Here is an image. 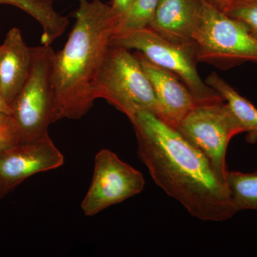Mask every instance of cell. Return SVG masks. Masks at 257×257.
<instances>
[{
  "mask_svg": "<svg viewBox=\"0 0 257 257\" xmlns=\"http://www.w3.org/2000/svg\"><path fill=\"white\" fill-rule=\"evenodd\" d=\"M138 154L162 190L203 221H223L237 212L227 186L209 160L175 128L156 115L140 110L130 119Z\"/></svg>",
  "mask_w": 257,
  "mask_h": 257,
  "instance_id": "6da1fadb",
  "label": "cell"
},
{
  "mask_svg": "<svg viewBox=\"0 0 257 257\" xmlns=\"http://www.w3.org/2000/svg\"><path fill=\"white\" fill-rule=\"evenodd\" d=\"M79 3L68 40L54 56L52 123L80 119L92 107L96 79L120 18L100 0Z\"/></svg>",
  "mask_w": 257,
  "mask_h": 257,
  "instance_id": "7a4b0ae2",
  "label": "cell"
},
{
  "mask_svg": "<svg viewBox=\"0 0 257 257\" xmlns=\"http://www.w3.org/2000/svg\"><path fill=\"white\" fill-rule=\"evenodd\" d=\"M198 62L228 70L244 63L257 65V37L241 22L200 0L193 33Z\"/></svg>",
  "mask_w": 257,
  "mask_h": 257,
  "instance_id": "3957f363",
  "label": "cell"
},
{
  "mask_svg": "<svg viewBox=\"0 0 257 257\" xmlns=\"http://www.w3.org/2000/svg\"><path fill=\"white\" fill-rule=\"evenodd\" d=\"M97 99H104L131 119L145 110L160 119L161 111L153 87L136 54L110 46L96 79Z\"/></svg>",
  "mask_w": 257,
  "mask_h": 257,
  "instance_id": "277c9868",
  "label": "cell"
},
{
  "mask_svg": "<svg viewBox=\"0 0 257 257\" xmlns=\"http://www.w3.org/2000/svg\"><path fill=\"white\" fill-rule=\"evenodd\" d=\"M110 46L137 50L152 64L175 74L192 92L197 105L224 101L198 73L194 42H170L146 28L113 35Z\"/></svg>",
  "mask_w": 257,
  "mask_h": 257,
  "instance_id": "5b68a950",
  "label": "cell"
},
{
  "mask_svg": "<svg viewBox=\"0 0 257 257\" xmlns=\"http://www.w3.org/2000/svg\"><path fill=\"white\" fill-rule=\"evenodd\" d=\"M31 49L30 74L11 105L20 143L35 141L49 135V125L52 123V72L55 52L51 45Z\"/></svg>",
  "mask_w": 257,
  "mask_h": 257,
  "instance_id": "8992f818",
  "label": "cell"
},
{
  "mask_svg": "<svg viewBox=\"0 0 257 257\" xmlns=\"http://www.w3.org/2000/svg\"><path fill=\"white\" fill-rule=\"evenodd\" d=\"M177 130L205 155L216 175L226 183L228 145L234 136L243 133L226 103L196 106Z\"/></svg>",
  "mask_w": 257,
  "mask_h": 257,
  "instance_id": "52a82bcc",
  "label": "cell"
},
{
  "mask_svg": "<svg viewBox=\"0 0 257 257\" xmlns=\"http://www.w3.org/2000/svg\"><path fill=\"white\" fill-rule=\"evenodd\" d=\"M145 181L140 171L120 160L114 152L100 150L94 159L90 187L81 208L92 216L143 192Z\"/></svg>",
  "mask_w": 257,
  "mask_h": 257,
  "instance_id": "ba28073f",
  "label": "cell"
},
{
  "mask_svg": "<svg viewBox=\"0 0 257 257\" xmlns=\"http://www.w3.org/2000/svg\"><path fill=\"white\" fill-rule=\"evenodd\" d=\"M64 158L50 136L20 143L0 152V190L9 192L25 179L63 165Z\"/></svg>",
  "mask_w": 257,
  "mask_h": 257,
  "instance_id": "9c48e42d",
  "label": "cell"
},
{
  "mask_svg": "<svg viewBox=\"0 0 257 257\" xmlns=\"http://www.w3.org/2000/svg\"><path fill=\"white\" fill-rule=\"evenodd\" d=\"M151 82L161 111L160 119L177 130L186 116L197 106L188 88L172 72L136 54Z\"/></svg>",
  "mask_w": 257,
  "mask_h": 257,
  "instance_id": "30bf717a",
  "label": "cell"
},
{
  "mask_svg": "<svg viewBox=\"0 0 257 257\" xmlns=\"http://www.w3.org/2000/svg\"><path fill=\"white\" fill-rule=\"evenodd\" d=\"M31 64L32 49L21 30L10 29L0 45V92L10 106L26 82Z\"/></svg>",
  "mask_w": 257,
  "mask_h": 257,
  "instance_id": "8fae6325",
  "label": "cell"
},
{
  "mask_svg": "<svg viewBox=\"0 0 257 257\" xmlns=\"http://www.w3.org/2000/svg\"><path fill=\"white\" fill-rule=\"evenodd\" d=\"M199 9L200 0H160L147 28L168 41L194 43Z\"/></svg>",
  "mask_w": 257,
  "mask_h": 257,
  "instance_id": "7c38bea8",
  "label": "cell"
},
{
  "mask_svg": "<svg viewBox=\"0 0 257 257\" xmlns=\"http://www.w3.org/2000/svg\"><path fill=\"white\" fill-rule=\"evenodd\" d=\"M205 82L224 99L243 133H246V141L250 144L256 143L257 108L216 72L209 74Z\"/></svg>",
  "mask_w": 257,
  "mask_h": 257,
  "instance_id": "4fadbf2b",
  "label": "cell"
},
{
  "mask_svg": "<svg viewBox=\"0 0 257 257\" xmlns=\"http://www.w3.org/2000/svg\"><path fill=\"white\" fill-rule=\"evenodd\" d=\"M55 0H0V5L14 6L23 10L41 26V43L52 44L65 32L69 21L67 17L59 14L54 8Z\"/></svg>",
  "mask_w": 257,
  "mask_h": 257,
  "instance_id": "5bb4252c",
  "label": "cell"
},
{
  "mask_svg": "<svg viewBox=\"0 0 257 257\" xmlns=\"http://www.w3.org/2000/svg\"><path fill=\"white\" fill-rule=\"evenodd\" d=\"M226 183L236 211H257V172L243 173L227 171Z\"/></svg>",
  "mask_w": 257,
  "mask_h": 257,
  "instance_id": "9a60e30c",
  "label": "cell"
},
{
  "mask_svg": "<svg viewBox=\"0 0 257 257\" xmlns=\"http://www.w3.org/2000/svg\"><path fill=\"white\" fill-rule=\"evenodd\" d=\"M159 2L160 0H133L127 11L119 18L114 35L147 28Z\"/></svg>",
  "mask_w": 257,
  "mask_h": 257,
  "instance_id": "2e32d148",
  "label": "cell"
},
{
  "mask_svg": "<svg viewBox=\"0 0 257 257\" xmlns=\"http://www.w3.org/2000/svg\"><path fill=\"white\" fill-rule=\"evenodd\" d=\"M220 10L241 22L257 37V0H225Z\"/></svg>",
  "mask_w": 257,
  "mask_h": 257,
  "instance_id": "e0dca14e",
  "label": "cell"
},
{
  "mask_svg": "<svg viewBox=\"0 0 257 257\" xmlns=\"http://www.w3.org/2000/svg\"><path fill=\"white\" fill-rule=\"evenodd\" d=\"M20 143V135L13 116L0 113V152Z\"/></svg>",
  "mask_w": 257,
  "mask_h": 257,
  "instance_id": "ac0fdd59",
  "label": "cell"
},
{
  "mask_svg": "<svg viewBox=\"0 0 257 257\" xmlns=\"http://www.w3.org/2000/svg\"><path fill=\"white\" fill-rule=\"evenodd\" d=\"M133 0H112L111 7L120 18L127 11Z\"/></svg>",
  "mask_w": 257,
  "mask_h": 257,
  "instance_id": "d6986e66",
  "label": "cell"
},
{
  "mask_svg": "<svg viewBox=\"0 0 257 257\" xmlns=\"http://www.w3.org/2000/svg\"><path fill=\"white\" fill-rule=\"evenodd\" d=\"M0 113L3 114L12 115L13 114V110H12L11 106L6 102L0 92Z\"/></svg>",
  "mask_w": 257,
  "mask_h": 257,
  "instance_id": "ffe728a7",
  "label": "cell"
},
{
  "mask_svg": "<svg viewBox=\"0 0 257 257\" xmlns=\"http://www.w3.org/2000/svg\"><path fill=\"white\" fill-rule=\"evenodd\" d=\"M204 1L207 2L209 4L214 5L216 8L220 9L221 7L222 6L223 3H224L225 0H204Z\"/></svg>",
  "mask_w": 257,
  "mask_h": 257,
  "instance_id": "44dd1931",
  "label": "cell"
},
{
  "mask_svg": "<svg viewBox=\"0 0 257 257\" xmlns=\"http://www.w3.org/2000/svg\"><path fill=\"white\" fill-rule=\"evenodd\" d=\"M3 196V194H2L1 190H0V197H2Z\"/></svg>",
  "mask_w": 257,
  "mask_h": 257,
  "instance_id": "7402d4cb",
  "label": "cell"
},
{
  "mask_svg": "<svg viewBox=\"0 0 257 257\" xmlns=\"http://www.w3.org/2000/svg\"><path fill=\"white\" fill-rule=\"evenodd\" d=\"M79 2L82 1V0H78Z\"/></svg>",
  "mask_w": 257,
  "mask_h": 257,
  "instance_id": "603a6c76",
  "label": "cell"
}]
</instances>
